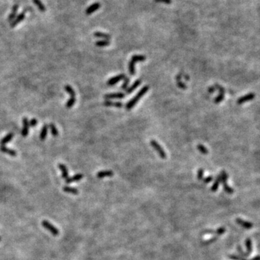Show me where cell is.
Instances as JSON below:
<instances>
[{
  "mask_svg": "<svg viewBox=\"0 0 260 260\" xmlns=\"http://www.w3.org/2000/svg\"><path fill=\"white\" fill-rule=\"evenodd\" d=\"M148 90H149V86L148 85H145V86L143 87L142 89H141L140 91H139L138 93H137L136 96H134V98H132V99H131L130 101H129L127 104H126V109L128 110V111L132 109V108L137 104V103H138L139 100H140V98H142V96H144V95L148 91Z\"/></svg>",
  "mask_w": 260,
  "mask_h": 260,
  "instance_id": "6da1fadb",
  "label": "cell"
},
{
  "mask_svg": "<svg viewBox=\"0 0 260 260\" xmlns=\"http://www.w3.org/2000/svg\"><path fill=\"white\" fill-rule=\"evenodd\" d=\"M146 59L145 56L143 55H134L132 56L131 61L129 63V72L131 75H134L135 74V69H134V64L138 62H143Z\"/></svg>",
  "mask_w": 260,
  "mask_h": 260,
  "instance_id": "7a4b0ae2",
  "label": "cell"
},
{
  "mask_svg": "<svg viewBox=\"0 0 260 260\" xmlns=\"http://www.w3.org/2000/svg\"><path fill=\"white\" fill-rule=\"evenodd\" d=\"M227 179H228V174L225 171H222L220 174V182H222L223 189L225 191V192L228 194H233V189L230 187L227 184Z\"/></svg>",
  "mask_w": 260,
  "mask_h": 260,
  "instance_id": "3957f363",
  "label": "cell"
},
{
  "mask_svg": "<svg viewBox=\"0 0 260 260\" xmlns=\"http://www.w3.org/2000/svg\"><path fill=\"white\" fill-rule=\"evenodd\" d=\"M150 145L151 146L153 147V148L156 150V151L157 153H158L159 156L161 158L163 159H166V153H165V151L162 148V147H161L160 145H159V143L157 142V141L153 140L150 141Z\"/></svg>",
  "mask_w": 260,
  "mask_h": 260,
  "instance_id": "277c9868",
  "label": "cell"
},
{
  "mask_svg": "<svg viewBox=\"0 0 260 260\" xmlns=\"http://www.w3.org/2000/svg\"><path fill=\"white\" fill-rule=\"evenodd\" d=\"M41 224H42V225H43V227L44 228L48 230V231H49L52 235L58 236L59 234V230L56 228V227H54V225L51 224V223H50L49 222V221L43 220V221H42Z\"/></svg>",
  "mask_w": 260,
  "mask_h": 260,
  "instance_id": "5b68a950",
  "label": "cell"
},
{
  "mask_svg": "<svg viewBox=\"0 0 260 260\" xmlns=\"http://www.w3.org/2000/svg\"><path fill=\"white\" fill-rule=\"evenodd\" d=\"M125 97V94L123 92H114V93L106 94L104 96V98L106 100L110 99H122Z\"/></svg>",
  "mask_w": 260,
  "mask_h": 260,
  "instance_id": "8992f818",
  "label": "cell"
},
{
  "mask_svg": "<svg viewBox=\"0 0 260 260\" xmlns=\"http://www.w3.org/2000/svg\"><path fill=\"white\" fill-rule=\"evenodd\" d=\"M254 97H255V94L253 93V92H250V93H248L247 95H245V96H242V97L239 98L237 100V103L239 105H241L243 104V103H246L247 101H249V100H253Z\"/></svg>",
  "mask_w": 260,
  "mask_h": 260,
  "instance_id": "52a82bcc",
  "label": "cell"
},
{
  "mask_svg": "<svg viewBox=\"0 0 260 260\" xmlns=\"http://www.w3.org/2000/svg\"><path fill=\"white\" fill-rule=\"evenodd\" d=\"M23 130H22L21 132V134L22 136L24 137V138H25V137H27L28 135V134H29V121H28V118L24 117L23 119Z\"/></svg>",
  "mask_w": 260,
  "mask_h": 260,
  "instance_id": "ba28073f",
  "label": "cell"
},
{
  "mask_svg": "<svg viewBox=\"0 0 260 260\" xmlns=\"http://www.w3.org/2000/svg\"><path fill=\"white\" fill-rule=\"evenodd\" d=\"M125 78V74H119L117 76H115L114 77L111 78L106 82V84L108 85H114L118 83L119 82L121 81V80L124 79Z\"/></svg>",
  "mask_w": 260,
  "mask_h": 260,
  "instance_id": "9c48e42d",
  "label": "cell"
},
{
  "mask_svg": "<svg viewBox=\"0 0 260 260\" xmlns=\"http://www.w3.org/2000/svg\"><path fill=\"white\" fill-rule=\"evenodd\" d=\"M100 3L96 2V3L92 4L91 5L89 6V7H88L86 9L85 14L87 15H91V14L94 13L96 10H98V9H100Z\"/></svg>",
  "mask_w": 260,
  "mask_h": 260,
  "instance_id": "30bf717a",
  "label": "cell"
},
{
  "mask_svg": "<svg viewBox=\"0 0 260 260\" xmlns=\"http://www.w3.org/2000/svg\"><path fill=\"white\" fill-rule=\"evenodd\" d=\"M25 12H23V13H22L20 14V15H18L17 16H16V17L15 18V19H14L13 21L11 22L10 27L11 28L15 27V26L17 25V24H19L20 23H21V21H23V20L25 19Z\"/></svg>",
  "mask_w": 260,
  "mask_h": 260,
  "instance_id": "8fae6325",
  "label": "cell"
},
{
  "mask_svg": "<svg viewBox=\"0 0 260 260\" xmlns=\"http://www.w3.org/2000/svg\"><path fill=\"white\" fill-rule=\"evenodd\" d=\"M236 222L238 224H239L241 226H242L243 228H244L246 229H251L252 228L254 225L252 223L249 222V221H245L241 219V218H236Z\"/></svg>",
  "mask_w": 260,
  "mask_h": 260,
  "instance_id": "7c38bea8",
  "label": "cell"
},
{
  "mask_svg": "<svg viewBox=\"0 0 260 260\" xmlns=\"http://www.w3.org/2000/svg\"><path fill=\"white\" fill-rule=\"evenodd\" d=\"M216 88L218 89L220 93L218 96H217V98L215 99V104H219L221 101H223V100L224 99V95H225V90L223 87L216 85Z\"/></svg>",
  "mask_w": 260,
  "mask_h": 260,
  "instance_id": "4fadbf2b",
  "label": "cell"
},
{
  "mask_svg": "<svg viewBox=\"0 0 260 260\" xmlns=\"http://www.w3.org/2000/svg\"><path fill=\"white\" fill-rule=\"evenodd\" d=\"M0 150L2 153H6V154L9 155V156L12 157H15L17 156V152H16L15 150L8 148L5 145H1V147H0Z\"/></svg>",
  "mask_w": 260,
  "mask_h": 260,
  "instance_id": "5bb4252c",
  "label": "cell"
},
{
  "mask_svg": "<svg viewBox=\"0 0 260 260\" xmlns=\"http://www.w3.org/2000/svg\"><path fill=\"white\" fill-rule=\"evenodd\" d=\"M83 174H82V173H77V174L74 175L71 178H67L65 179V182L66 184H70V183L74 182V181H79L83 178Z\"/></svg>",
  "mask_w": 260,
  "mask_h": 260,
  "instance_id": "9a60e30c",
  "label": "cell"
},
{
  "mask_svg": "<svg viewBox=\"0 0 260 260\" xmlns=\"http://www.w3.org/2000/svg\"><path fill=\"white\" fill-rule=\"evenodd\" d=\"M114 176V172L112 171H102L97 173L96 176L98 179H103L105 177H111Z\"/></svg>",
  "mask_w": 260,
  "mask_h": 260,
  "instance_id": "2e32d148",
  "label": "cell"
},
{
  "mask_svg": "<svg viewBox=\"0 0 260 260\" xmlns=\"http://www.w3.org/2000/svg\"><path fill=\"white\" fill-rule=\"evenodd\" d=\"M18 9H19V5H15L13 6V9H12L11 13L9 14V17H8V21L11 23V22L15 19V18L16 17V15H17Z\"/></svg>",
  "mask_w": 260,
  "mask_h": 260,
  "instance_id": "e0dca14e",
  "label": "cell"
},
{
  "mask_svg": "<svg viewBox=\"0 0 260 260\" xmlns=\"http://www.w3.org/2000/svg\"><path fill=\"white\" fill-rule=\"evenodd\" d=\"M141 82H142V80H141L140 79H138V80H137L135 82H134V83H133L132 85H131L130 87H129V88H127V89L126 90V92H127L128 94H130V93H132V92L134 91V90L136 89L137 88H138V87H139L140 85V84H141Z\"/></svg>",
  "mask_w": 260,
  "mask_h": 260,
  "instance_id": "ac0fdd59",
  "label": "cell"
},
{
  "mask_svg": "<svg viewBox=\"0 0 260 260\" xmlns=\"http://www.w3.org/2000/svg\"><path fill=\"white\" fill-rule=\"evenodd\" d=\"M14 138V134L12 132H9V134H7V135L4 137V138L2 139L1 141H0V144H1V145H5L7 143H8L9 142V141H11L13 140V138Z\"/></svg>",
  "mask_w": 260,
  "mask_h": 260,
  "instance_id": "d6986e66",
  "label": "cell"
},
{
  "mask_svg": "<svg viewBox=\"0 0 260 260\" xmlns=\"http://www.w3.org/2000/svg\"><path fill=\"white\" fill-rule=\"evenodd\" d=\"M59 168L62 171V178H63L64 179H66L67 178H69V173H68V170H67V168H66V166H65V165L60 163V164H59Z\"/></svg>",
  "mask_w": 260,
  "mask_h": 260,
  "instance_id": "ffe728a7",
  "label": "cell"
},
{
  "mask_svg": "<svg viewBox=\"0 0 260 260\" xmlns=\"http://www.w3.org/2000/svg\"><path fill=\"white\" fill-rule=\"evenodd\" d=\"M105 106H113V107L122 108L123 106V104L121 102H112L111 100H106L104 103Z\"/></svg>",
  "mask_w": 260,
  "mask_h": 260,
  "instance_id": "44dd1931",
  "label": "cell"
},
{
  "mask_svg": "<svg viewBox=\"0 0 260 260\" xmlns=\"http://www.w3.org/2000/svg\"><path fill=\"white\" fill-rule=\"evenodd\" d=\"M48 130H49V126L45 124L43 126V128H42L41 133H40V140L41 141H44L46 140L48 134Z\"/></svg>",
  "mask_w": 260,
  "mask_h": 260,
  "instance_id": "7402d4cb",
  "label": "cell"
},
{
  "mask_svg": "<svg viewBox=\"0 0 260 260\" xmlns=\"http://www.w3.org/2000/svg\"><path fill=\"white\" fill-rule=\"evenodd\" d=\"M33 2L34 5L38 7V9L41 12V13H44V12H46V8L41 0H33Z\"/></svg>",
  "mask_w": 260,
  "mask_h": 260,
  "instance_id": "603a6c76",
  "label": "cell"
},
{
  "mask_svg": "<svg viewBox=\"0 0 260 260\" xmlns=\"http://www.w3.org/2000/svg\"><path fill=\"white\" fill-rule=\"evenodd\" d=\"M63 190H64V192L70 193V194H79V191H78V189H75V188H73V187H64Z\"/></svg>",
  "mask_w": 260,
  "mask_h": 260,
  "instance_id": "cb8c5ba5",
  "label": "cell"
},
{
  "mask_svg": "<svg viewBox=\"0 0 260 260\" xmlns=\"http://www.w3.org/2000/svg\"><path fill=\"white\" fill-rule=\"evenodd\" d=\"M220 183V175H218V176H217L216 179H215V181H214V183H213V186L211 187V191H214V192L216 191L219 187Z\"/></svg>",
  "mask_w": 260,
  "mask_h": 260,
  "instance_id": "d4e9b609",
  "label": "cell"
},
{
  "mask_svg": "<svg viewBox=\"0 0 260 260\" xmlns=\"http://www.w3.org/2000/svg\"><path fill=\"white\" fill-rule=\"evenodd\" d=\"M246 247H247V253L250 255L252 252V242L250 239H247L246 240Z\"/></svg>",
  "mask_w": 260,
  "mask_h": 260,
  "instance_id": "484cf974",
  "label": "cell"
},
{
  "mask_svg": "<svg viewBox=\"0 0 260 260\" xmlns=\"http://www.w3.org/2000/svg\"><path fill=\"white\" fill-rule=\"evenodd\" d=\"M94 36L97 38H103L105 40H106V41H108L111 38L110 35H108L107 33H102V32H96V33H94Z\"/></svg>",
  "mask_w": 260,
  "mask_h": 260,
  "instance_id": "4316f807",
  "label": "cell"
},
{
  "mask_svg": "<svg viewBox=\"0 0 260 260\" xmlns=\"http://www.w3.org/2000/svg\"><path fill=\"white\" fill-rule=\"evenodd\" d=\"M49 128L50 129V130H51L52 136H54V138H56V137L59 136V131H58L56 126L54 124H51H51L49 125Z\"/></svg>",
  "mask_w": 260,
  "mask_h": 260,
  "instance_id": "83f0119b",
  "label": "cell"
},
{
  "mask_svg": "<svg viewBox=\"0 0 260 260\" xmlns=\"http://www.w3.org/2000/svg\"><path fill=\"white\" fill-rule=\"evenodd\" d=\"M64 89H65L66 92L70 95V97H76L75 92H74L73 88H72L70 85H65V87H64Z\"/></svg>",
  "mask_w": 260,
  "mask_h": 260,
  "instance_id": "f1b7e54d",
  "label": "cell"
},
{
  "mask_svg": "<svg viewBox=\"0 0 260 260\" xmlns=\"http://www.w3.org/2000/svg\"><path fill=\"white\" fill-rule=\"evenodd\" d=\"M76 103V97H70L69 100H67L66 104V107L67 108H71L72 106L75 104Z\"/></svg>",
  "mask_w": 260,
  "mask_h": 260,
  "instance_id": "f546056e",
  "label": "cell"
},
{
  "mask_svg": "<svg viewBox=\"0 0 260 260\" xmlns=\"http://www.w3.org/2000/svg\"><path fill=\"white\" fill-rule=\"evenodd\" d=\"M96 46H99V47H104V46H108L110 44L109 41H106V40H103V41H98L96 42Z\"/></svg>",
  "mask_w": 260,
  "mask_h": 260,
  "instance_id": "4dcf8cb0",
  "label": "cell"
},
{
  "mask_svg": "<svg viewBox=\"0 0 260 260\" xmlns=\"http://www.w3.org/2000/svg\"><path fill=\"white\" fill-rule=\"evenodd\" d=\"M237 250H238V251H239V253L240 254V255H241L240 257H241L242 258H244V259H246V258L248 257L249 256L247 252H244V251H243L242 247H241V246H238Z\"/></svg>",
  "mask_w": 260,
  "mask_h": 260,
  "instance_id": "1f68e13d",
  "label": "cell"
},
{
  "mask_svg": "<svg viewBox=\"0 0 260 260\" xmlns=\"http://www.w3.org/2000/svg\"><path fill=\"white\" fill-rule=\"evenodd\" d=\"M197 149H198L199 152L204 155H207V153H208V150H207V149L202 144H199L198 145H197Z\"/></svg>",
  "mask_w": 260,
  "mask_h": 260,
  "instance_id": "d6a6232c",
  "label": "cell"
},
{
  "mask_svg": "<svg viewBox=\"0 0 260 260\" xmlns=\"http://www.w3.org/2000/svg\"><path fill=\"white\" fill-rule=\"evenodd\" d=\"M129 83H130V78H129V77H125L124 82V83H123V85H122V89L124 90H126V89H127V87L129 85Z\"/></svg>",
  "mask_w": 260,
  "mask_h": 260,
  "instance_id": "836d02e7",
  "label": "cell"
},
{
  "mask_svg": "<svg viewBox=\"0 0 260 260\" xmlns=\"http://www.w3.org/2000/svg\"><path fill=\"white\" fill-rule=\"evenodd\" d=\"M225 232V228L224 227H220L217 228L216 231H215V233H216L217 236H221Z\"/></svg>",
  "mask_w": 260,
  "mask_h": 260,
  "instance_id": "e575fe53",
  "label": "cell"
},
{
  "mask_svg": "<svg viewBox=\"0 0 260 260\" xmlns=\"http://www.w3.org/2000/svg\"><path fill=\"white\" fill-rule=\"evenodd\" d=\"M203 177H204V169L199 168L198 172H197V179L199 180H202V179H203Z\"/></svg>",
  "mask_w": 260,
  "mask_h": 260,
  "instance_id": "d590c367",
  "label": "cell"
},
{
  "mask_svg": "<svg viewBox=\"0 0 260 260\" xmlns=\"http://www.w3.org/2000/svg\"><path fill=\"white\" fill-rule=\"evenodd\" d=\"M217 236H214V237L211 238V239H208V240H207V241H204V244H205V245L210 244V243H214L215 241H217Z\"/></svg>",
  "mask_w": 260,
  "mask_h": 260,
  "instance_id": "8d00e7d4",
  "label": "cell"
},
{
  "mask_svg": "<svg viewBox=\"0 0 260 260\" xmlns=\"http://www.w3.org/2000/svg\"><path fill=\"white\" fill-rule=\"evenodd\" d=\"M37 124H38V121L36 119H32L31 120L29 121V126H31V127H35Z\"/></svg>",
  "mask_w": 260,
  "mask_h": 260,
  "instance_id": "74e56055",
  "label": "cell"
},
{
  "mask_svg": "<svg viewBox=\"0 0 260 260\" xmlns=\"http://www.w3.org/2000/svg\"><path fill=\"white\" fill-rule=\"evenodd\" d=\"M229 258L231 260H242L243 259V258L240 257V256H238V255H236V254L229 255Z\"/></svg>",
  "mask_w": 260,
  "mask_h": 260,
  "instance_id": "f35d334b",
  "label": "cell"
},
{
  "mask_svg": "<svg viewBox=\"0 0 260 260\" xmlns=\"http://www.w3.org/2000/svg\"><path fill=\"white\" fill-rule=\"evenodd\" d=\"M156 2L158 3H163L166 4V5H170L172 3V0H154Z\"/></svg>",
  "mask_w": 260,
  "mask_h": 260,
  "instance_id": "ab89813d",
  "label": "cell"
},
{
  "mask_svg": "<svg viewBox=\"0 0 260 260\" xmlns=\"http://www.w3.org/2000/svg\"><path fill=\"white\" fill-rule=\"evenodd\" d=\"M180 78H181V77H179V80L178 79V78L176 77V80H177V85H178V86L179 87V88H181V89H186V85H185L184 84V83H182V82H181V80H180Z\"/></svg>",
  "mask_w": 260,
  "mask_h": 260,
  "instance_id": "60d3db41",
  "label": "cell"
},
{
  "mask_svg": "<svg viewBox=\"0 0 260 260\" xmlns=\"http://www.w3.org/2000/svg\"><path fill=\"white\" fill-rule=\"evenodd\" d=\"M213 180V176H207V177H206V178H205L204 179H203V181H204V182L205 183V184H208V183L211 182V181Z\"/></svg>",
  "mask_w": 260,
  "mask_h": 260,
  "instance_id": "b9f144b4",
  "label": "cell"
},
{
  "mask_svg": "<svg viewBox=\"0 0 260 260\" xmlns=\"http://www.w3.org/2000/svg\"><path fill=\"white\" fill-rule=\"evenodd\" d=\"M215 231H212V230H209V231H206L205 232L203 233V234H214Z\"/></svg>",
  "mask_w": 260,
  "mask_h": 260,
  "instance_id": "7bdbcfd3",
  "label": "cell"
},
{
  "mask_svg": "<svg viewBox=\"0 0 260 260\" xmlns=\"http://www.w3.org/2000/svg\"><path fill=\"white\" fill-rule=\"evenodd\" d=\"M215 88H214V87H211V88H209L208 91H209V92H210V93H213V92L215 91Z\"/></svg>",
  "mask_w": 260,
  "mask_h": 260,
  "instance_id": "ee69618b",
  "label": "cell"
},
{
  "mask_svg": "<svg viewBox=\"0 0 260 260\" xmlns=\"http://www.w3.org/2000/svg\"><path fill=\"white\" fill-rule=\"evenodd\" d=\"M251 260H259V256H256V257H254V258H252V259H251Z\"/></svg>",
  "mask_w": 260,
  "mask_h": 260,
  "instance_id": "f6af8a7d",
  "label": "cell"
},
{
  "mask_svg": "<svg viewBox=\"0 0 260 260\" xmlns=\"http://www.w3.org/2000/svg\"><path fill=\"white\" fill-rule=\"evenodd\" d=\"M242 260H247V259H244V258H243V259Z\"/></svg>",
  "mask_w": 260,
  "mask_h": 260,
  "instance_id": "bcb514c9",
  "label": "cell"
},
{
  "mask_svg": "<svg viewBox=\"0 0 260 260\" xmlns=\"http://www.w3.org/2000/svg\"><path fill=\"white\" fill-rule=\"evenodd\" d=\"M1 240H2V239H1V237H0V241H1Z\"/></svg>",
  "mask_w": 260,
  "mask_h": 260,
  "instance_id": "7dc6e473",
  "label": "cell"
}]
</instances>
